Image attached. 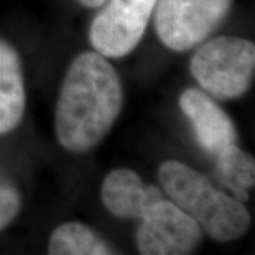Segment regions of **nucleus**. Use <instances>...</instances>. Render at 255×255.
Segmentation results:
<instances>
[{
    "label": "nucleus",
    "mask_w": 255,
    "mask_h": 255,
    "mask_svg": "<svg viewBox=\"0 0 255 255\" xmlns=\"http://www.w3.org/2000/svg\"><path fill=\"white\" fill-rule=\"evenodd\" d=\"M51 255H105L112 250L91 228L80 223H67L54 230L48 243Z\"/></svg>",
    "instance_id": "10"
},
{
    "label": "nucleus",
    "mask_w": 255,
    "mask_h": 255,
    "mask_svg": "<svg viewBox=\"0 0 255 255\" xmlns=\"http://www.w3.org/2000/svg\"><path fill=\"white\" fill-rule=\"evenodd\" d=\"M136 233L139 253L143 255H186L196 251L201 241L199 224L173 201L160 200L142 214Z\"/></svg>",
    "instance_id": "5"
},
{
    "label": "nucleus",
    "mask_w": 255,
    "mask_h": 255,
    "mask_svg": "<svg viewBox=\"0 0 255 255\" xmlns=\"http://www.w3.org/2000/svg\"><path fill=\"white\" fill-rule=\"evenodd\" d=\"M157 174L170 200L216 241H233L247 233L251 219L244 204L214 189L197 170L177 160H167Z\"/></svg>",
    "instance_id": "2"
},
{
    "label": "nucleus",
    "mask_w": 255,
    "mask_h": 255,
    "mask_svg": "<svg viewBox=\"0 0 255 255\" xmlns=\"http://www.w3.org/2000/svg\"><path fill=\"white\" fill-rule=\"evenodd\" d=\"M124 90L118 73L100 53L75 57L55 107V133L64 149L82 153L100 143L118 119Z\"/></svg>",
    "instance_id": "1"
},
{
    "label": "nucleus",
    "mask_w": 255,
    "mask_h": 255,
    "mask_svg": "<svg viewBox=\"0 0 255 255\" xmlns=\"http://www.w3.org/2000/svg\"><path fill=\"white\" fill-rule=\"evenodd\" d=\"M157 0H111L92 21L90 41L104 57H125L139 44Z\"/></svg>",
    "instance_id": "6"
},
{
    "label": "nucleus",
    "mask_w": 255,
    "mask_h": 255,
    "mask_svg": "<svg viewBox=\"0 0 255 255\" xmlns=\"http://www.w3.org/2000/svg\"><path fill=\"white\" fill-rule=\"evenodd\" d=\"M104 1H105V0H80V3H82L85 7H91V9H94V7H100Z\"/></svg>",
    "instance_id": "13"
},
{
    "label": "nucleus",
    "mask_w": 255,
    "mask_h": 255,
    "mask_svg": "<svg viewBox=\"0 0 255 255\" xmlns=\"http://www.w3.org/2000/svg\"><path fill=\"white\" fill-rule=\"evenodd\" d=\"M190 70L201 88L214 98H240L254 78V43L241 37H217L197 50Z\"/></svg>",
    "instance_id": "3"
},
{
    "label": "nucleus",
    "mask_w": 255,
    "mask_h": 255,
    "mask_svg": "<svg viewBox=\"0 0 255 255\" xmlns=\"http://www.w3.org/2000/svg\"><path fill=\"white\" fill-rule=\"evenodd\" d=\"M163 196L155 186H145L142 179L129 169L111 172L101 187L105 209L119 219H140L143 211Z\"/></svg>",
    "instance_id": "8"
},
{
    "label": "nucleus",
    "mask_w": 255,
    "mask_h": 255,
    "mask_svg": "<svg viewBox=\"0 0 255 255\" xmlns=\"http://www.w3.org/2000/svg\"><path fill=\"white\" fill-rule=\"evenodd\" d=\"M180 110L190 119L200 146L217 156L226 147L236 145L237 130L227 114L206 92L189 88L179 98Z\"/></svg>",
    "instance_id": "7"
},
{
    "label": "nucleus",
    "mask_w": 255,
    "mask_h": 255,
    "mask_svg": "<svg viewBox=\"0 0 255 255\" xmlns=\"http://www.w3.org/2000/svg\"><path fill=\"white\" fill-rule=\"evenodd\" d=\"M231 0H157L155 28L164 46L187 51L219 27Z\"/></svg>",
    "instance_id": "4"
},
{
    "label": "nucleus",
    "mask_w": 255,
    "mask_h": 255,
    "mask_svg": "<svg viewBox=\"0 0 255 255\" xmlns=\"http://www.w3.org/2000/svg\"><path fill=\"white\" fill-rule=\"evenodd\" d=\"M20 209V196L7 183L0 182V230L16 217Z\"/></svg>",
    "instance_id": "12"
},
{
    "label": "nucleus",
    "mask_w": 255,
    "mask_h": 255,
    "mask_svg": "<svg viewBox=\"0 0 255 255\" xmlns=\"http://www.w3.org/2000/svg\"><path fill=\"white\" fill-rule=\"evenodd\" d=\"M217 167L223 182L234 191L238 200H247V190L255 184L254 157L237 145H231L217 155Z\"/></svg>",
    "instance_id": "11"
},
{
    "label": "nucleus",
    "mask_w": 255,
    "mask_h": 255,
    "mask_svg": "<svg viewBox=\"0 0 255 255\" xmlns=\"http://www.w3.org/2000/svg\"><path fill=\"white\" fill-rule=\"evenodd\" d=\"M26 108L21 64L16 50L0 40V135L17 127Z\"/></svg>",
    "instance_id": "9"
}]
</instances>
